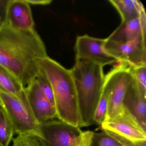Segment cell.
<instances>
[{"instance_id": "6da1fadb", "label": "cell", "mask_w": 146, "mask_h": 146, "mask_svg": "<svg viewBox=\"0 0 146 146\" xmlns=\"http://www.w3.org/2000/svg\"><path fill=\"white\" fill-rule=\"evenodd\" d=\"M44 42L34 29L18 30L0 25V66L25 88L40 71V62L48 57Z\"/></svg>"}, {"instance_id": "7a4b0ae2", "label": "cell", "mask_w": 146, "mask_h": 146, "mask_svg": "<svg viewBox=\"0 0 146 146\" xmlns=\"http://www.w3.org/2000/svg\"><path fill=\"white\" fill-rule=\"evenodd\" d=\"M70 70L76 92L80 127L89 126L94 123L95 112L103 90V67L88 60H77Z\"/></svg>"}, {"instance_id": "3957f363", "label": "cell", "mask_w": 146, "mask_h": 146, "mask_svg": "<svg viewBox=\"0 0 146 146\" xmlns=\"http://www.w3.org/2000/svg\"><path fill=\"white\" fill-rule=\"evenodd\" d=\"M40 67L52 85L57 119L81 128L76 92L70 70L48 56L40 61Z\"/></svg>"}, {"instance_id": "277c9868", "label": "cell", "mask_w": 146, "mask_h": 146, "mask_svg": "<svg viewBox=\"0 0 146 146\" xmlns=\"http://www.w3.org/2000/svg\"><path fill=\"white\" fill-rule=\"evenodd\" d=\"M1 107L11 119L15 133L18 135L40 137V124L30 106L25 89L21 95L16 96L0 90Z\"/></svg>"}, {"instance_id": "5b68a950", "label": "cell", "mask_w": 146, "mask_h": 146, "mask_svg": "<svg viewBox=\"0 0 146 146\" xmlns=\"http://www.w3.org/2000/svg\"><path fill=\"white\" fill-rule=\"evenodd\" d=\"M119 63L105 76L103 88L108 94L106 119L117 116L123 110L125 96L134 79L131 66Z\"/></svg>"}, {"instance_id": "8992f818", "label": "cell", "mask_w": 146, "mask_h": 146, "mask_svg": "<svg viewBox=\"0 0 146 146\" xmlns=\"http://www.w3.org/2000/svg\"><path fill=\"white\" fill-rule=\"evenodd\" d=\"M41 146H74L82 131L60 119L48 120L40 123Z\"/></svg>"}, {"instance_id": "52a82bcc", "label": "cell", "mask_w": 146, "mask_h": 146, "mask_svg": "<svg viewBox=\"0 0 146 146\" xmlns=\"http://www.w3.org/2000/svg\"><path fill=\"white\" fill-rule=\"evenodd\" d=\"M104 48L118 62L131 66L146 65V35L127 42H117L106 38Z\"/></svg>"}, {"instance_id": "ba28073f", "label": "cell", "mask_w": 146, "mask_h": 146, "mask_svg": "<svg viewBox=\"0 0 146 146\" xmlns=\"http://www.w3.org/2000/svg\"><path fill=\"white\" fill-rule=\"evenodd\" d=\"M104 131L134 142L146 141V130L124 107L117 116L106 119L101 125Z\"/></svg>"}, {"instance_id": "9c48e42d", "label": "cell", "mask_w": 146, "mask_h": 146, "mask_svg": "<svg viewBox=\"0 0 146 146\" xmlns=\"http://www.w3.org/2000/svg\"><path fill=\"white\" fill-rule=\"evenodd\" d=\"M106 39L95 38L87 35L77 37L75 45V60H85L103 66L117 60L104 48Z\"/></svg>"}, {"instance_id": "30bf717a", "label": "cell", "mask_w": 146, "mask_h": 146, "mask_svg": "<svg viewBox=\"0 0 146 146\" xmlns=\"http://www.w3.org/2000/svg\"><path fill=\"white\" fill-rule=\"evenodd\" d=\"M30 106L39 123L57 118L55 107L43 94L36 79L25 88Z\"/></svg>"}, {"instance_id": "8fae6325", "label": "cell", "mask_w": 146, "mask_h": 146, "mask_svg": "<svg viewBox=\"0 0 146 146\" xmlns=\"http://www.w3.org/2000/svg\"><path fill=\"white\" fill-rule=\"evenodd\" d=\"M5 23L18 30L34 29L35 22L29 4L26 0H9Z\"/></svg>"}, {"instance_id": "7c38bea8", "label": "cell", "mask_w": 146, "mask_h": 146, "mask_svg": "<svg viewBox=\"0 0 146 146\" xmlns=\"http://www.w3.org/2000/svg\"><path fill=\"white\" fill-rule=\"evenodd\" d=\"M146 94L142 91L135 79L125 96L123 106L146 129Z\"/></svg>"}, {"instance_id": "4fadbf2b", "label": "cell", "mask_w": 146, "mask_h": 146, "mask_svg": "<svg viewBox=\"0 0 146 146\" xmlns=\"http://www.w3.org/2000/svg\"><path fill=\"white\" fill-rule=\"evenodd\" d=\"M146 16H142L126 23H121L119 27L107 38L117 42H127L141 35H146Z\"/></svg>"}, {"instance_id": "5bb4252c", "label": "cell", "mask_w": 146, "mask_h": 146, "mask_svg": "<svg viewBox=\"0 0 146 146\" xmlns=\"http://www.w3.org/2000/svg\"><path fill=\"white\" fill-rule=\"evenodd\" d=\"M119 13L121 23H126L146 15L142 3L137 0H109Z\"/></svg>"}, {"instance_id": "9a60e30c", "label": "cell", "mask_w": 146, "mask_h": 146, "mask_svg": "<svg viewBox=\"0 0 146 146\" xmlns=\"http://www.w3.org/2000/svg\"><path fill=\"white\" fill-rule=\"evenodd\" d=\"M20 82L8 71L0 66V90L19 96L24 90Z\"/></svg>"}, {"instance_id": "2e32d148", "label": "cell", "mask_w": 146, "mask_h": 146, "mask_svg": "<svg viewBox=\"0 0 146 146\" xmlns=\"http://www.w3.org/2000/svg\"><path fill=\"white\" fill-rule=\"evenodd\" d=\"M14 133L11 119L5 110L0 107V146H9Z\"/></svg>"}, {"instance_id": "e0dca14e", "label": "cell", "mask_w": 146, "mask_h": 146, "mask_svg": "<svg viewBox=\"0 0 146 146\" xmlns=\"http://www.w3.org/2000/svg\"><path fill=\"white\" fill-rule=\"evenodd\" d=\"M108 94L107 91L103 88L100 100L96 109L94 117V123L101 125L105 121L107 111Z\"/></svg>"}, {"instance_id": "ac0fdd59", "label": "cell", "mask_w": 146, "mask_h": 146, "mask_svg": "<svg viewBox=\"0 0 146 146\" xmlns=\"http://www.w3.org/2000/svg\"><path fill=\"white\" fill-rule=\"evenodd\" d=\"M119 144L116 139L103 131L99 133L94 132L90 146H117Z\"/></svg>"}, {"instance_id": "d6986e66", "label": "cell", "mask_w": 146, "mask_h": 146, "mask_svg": "<svg viewBox=\"0 0 146 146\" xmlns=\"http://www.w3.org/2000/svg\"><path fill=\"white\" fill-rule=\"evenodd\" d=\"M36 80L39 83L43 94L50 103L54 107V97L52 88L50 82L44 72L41 70L36 77Z\"/></svg>"}, {"instance_id": "ffe728a7", "label": "cell", "mask_w": 146, "mask_h": 146, "mask_svg": "<svg viewBox=\"0 0 146 146\" xmlns=\"http://www.w3.org/2000/svg\"><path fill=\"white\" fill-rule=\"evenodd\" d=\"M131 69L134 79L143 92L146 94V65L131 66Z\"/></svg>"}, {"instance_id": "44dd1931", "label": "cell", "mask_w": 146, "mask_h": 146, "mask_svg": "<svg viewBox=\"0 0 146 146\" xmlns=\"http://www.w3.org/2000/svg\"><path fill=\"white\" fill-rule=\"evenodd\" d=\"M13 141V146H41L38 138L35 136L18 135Z\"/></svg>"}, {"instance_id": "7402d4cb", "label": "cell", "mask_w": 146, "mask_h": 146, "mask_svg": "<svg viewBox=\"0 0 146 146\" xmlns=\"http://www.w3.org/2000/svg\"><path fill=\"white\" fill-rule=\"evenodd\" d=\"M94 132L90 131H82L80 138L74 146H90Z\"/></svg>"}, {"instance_id": "603a6c76", "label": "cell", "mask_w": 146, "mask_h": 146, "mask_svg": "<svg viewBox=\"0 0 146 146\" xmlns=\"http://www.w3.org/2000/svg\"><path fill=\"white\" fill-rule=\"evenodd\" d=\"M111 136L116 139L119 143L124 146H146V141L141 142H134L129 141L124 138H122L115 134L111 132H107Z\"/></svg>"}, {"instance_id": "cb8c5ba5", "label": "cell", "mask_w": 146, "mask_h": 146, "mask_svg": "<svg viewBox=\"0 0 146 146\" xmlns=\"http://www.w3.org/2000/svg\"><path fill=\"white\" fill-rule=\"evenodd\" d=\"M8 1L0 0V25L5 23V21L6 10Z\"/></svg>"}, {"instance_id": "d4e9b609", "label": "cell", "mask_w": 146, "mask_h": 146, "mask_svg": "<svg viewBox=\"0 0 146 146\" xmlns=\"http://www.w3.org/2000/svg\"><path fill=\"white\" fill-rule=\"evenodd\" d=\"M26 2L29 4L37 5H47L51 4L52 0H26Z\"/></svg>"}, {"instance_id": "484cf974", "label": "cell", "mask_w": 146, "mask_h": 146, "mask_svg": "<svg viewBox=\"0 0 146 146\" xmlns=\"http://www.w3.org/2000/svg\"><path fill=\"white\" fill-rule=\"evenodd\" d=\"M117 146H123V145H122V144H121V143H119V145H118Z\"/></svg>"}, {"instance_id": "4316f807", "label": "cell", "mask_w": 146, "mask_h": 146, "mask_svg": "<svg viewBox=\"0 0 146 146\" xmlns=\"http://www.w3.org/2000/svg\"><path fill=\"white\" fill-rule=\"evenodd\" d=\"M1 100H0V106H1Z\"/></svg>"}]
</instances>
